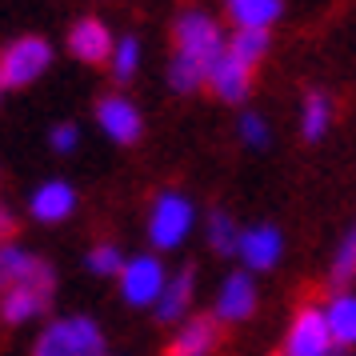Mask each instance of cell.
Here are the masks:
<instances>
[{"mask_svg": "<svg viewBox=\"0 0 356 356\" xmlns=\"http://www.w3.org/2000/svg\"><path fill=\"white\" fill-rule=\"evenodd\" d=\"M52 40L49 36L24 33L17 40H8L0 49V88L4 92H17V88H29L36 84L44 72L52 68Z\"/></svg>", "mask_w": 356, "mask_h": 356, "instance_id": "6da1fadb", "label": "cell"}, {"mask_svg": "<svg viewBox=\"0 0 356 356\" xmlns=\"http://www.w3.org/2000/svg\"><path fill=\"white\" fill-rule=\"evenodd\" d=\"M145 228H148V244L156 252H172V248H180V244L193 236L196 204L184 193H177V188H164V193H156L152 209H148Z\"/></svg>", "mask_w": 356, "mask_h": 356, "instance_id": "7a4b0ae2", "label": "cell"}, {"mask_svg": "<svg viewBox=\"0 0 356 356\" xmlns=\"http://www.w3.org/2000/svg\"><path fill=\"white\" fill-rule=\"evenodd\" d=\"M228 36L220 29V20L204 13V8H184L177 20H172V52L177 56H188L200 68H212V60L225 52Z\"/></svg>", "mask_w": 356, "mask_h": 356, "instance_id": "3957f363", "label": "cell"}, {"mask_svg": "<svg viewBox=\"0 0 356 356\" xmlns=\"http://www.w3.org/2000/svg\"><path fill=\"white\" fill-rule=\"evenodd\" d=\"M33 356H104V332L92 316H65L44 324Z\"/></svg>", "mask_w": 356, "mask_h": 356, "instance_id": "277c9868", "label": "cell"}, {"mask_svg": "<svg viewBox=\"0 0 356 356\" xmlns=\"http://www.w3.org/2000/svg\"><path fill=\"white\" fill-rule=\"evenodd\" d=\"M116 284H120L124 305L156 308L164 284H168V268H164V260L156 257V252H140V257L124 260V268H120V276H116Z\"/></svg>", "mask_w": 356, "mask_h": 356, "instance_id": "5b68a950", "label": "cell"}, {"mask_svg": "<svg viewBox=\"0 0 356 356\" xmlns=\"http://www.w3.org/2000/svg\"><path fill=\"white\" fill-rule=\"evenodd\" d=\"M52 296H56V273L33 276V280H20V284H8L0 292V321L4 324H29L36 316H44L52 308Z\"/></svg>", "mask_w": 356, "mask_h": 356, "instance_id": "8992f818", "label": "cell"}, {"mask_svg": "<svg viewBox=\"0 0 356 356\" xmlns=\"http://www.w3.org/2000/svg\"><path fill=\"white\" fill-rule=\"evenodd\" d=\"M97 129L113 145H136L145 136V116L136 108V100H129L124 92H104L97 100Z\"/></svg>", "mask_w": 356, "mask_h": 356, "instance_id": "52a82bcc", "label": "cell"}, {"mask_svg": "<svg viewBox=\"0 0 356 356\" xmlns=\"http://www.w3.org/2000/svg\"><path fill=\"white\" fill-rule=\"evenodd\" d=\"M337 348L332 344V332H328V321H324V308L305 305L296 308L289 332H284V356H328Z\"/></svg>", "mask_w": 356, "mask_h": 356, "instance_id": "ba28073f", "label": "cell"}, {"mask_svg": "<svg viewBox=\"0 0 356 356\" xmlns=\"http://www.w3.org/2000/svg\"><path fill=\"white\" fill-rule=\"evenodd\" d=\"M257 312V280L248 268H236L220 280L216 300H212V316L220 324H241Z\"/></svg>", "mask_w": 356, "mask_h": 356, "instance_id": "9c48e42d", "label": "cell"}, {"mask_svg": "<svg viewBox=\"0 0 356 356\" xmlns=\"http://www.w3.org/2000/svg\"><path fill=\"white\" fill-rule=\"evenodd\" d=\"M236 257L244 260L248 273H268V268H276L280 257H284V232H280L276 225H248V228H241Z\"/></svg>", "mask_w": 356, "mask_h": 356, "instance_id": "30bf717a", "label": "cell"}, {"mask_svg": "<svg viewBox=\"0 0 356 356\" xmlns=\"http://www.w3.org/2000/svg\"><path fill=\"white\" fill-rule=\"evenodd\" d=\"M113 44H116V36L100 17H81L68 29V52H72V60H81V65H92V68L108 65Z\"/></svg>", "mask_w": 356, "mask_h": 356, "instance_id": "8fae6325", "label": "cell"}, {"mask_svg": "<svg viewBox=\"0 0 356 356\" xmlns=\"http://www.w3.org/2000/svg\"><path fill=\"white\" fill-rule=\"evenodd\" d=\"M76 204H81L76 188L68 180L52 177L40 188H33V196H29V216H33L36 225H65L68 216L76 212Z\"/></svg>", "mask_w": 356, "mask_h": 356, "instance_id": "7c38bea8", "label": "cell"}, {"mask_svg": "<svg viewBox=\"0 0 356 356\" xmlns=\"http://www.w3.org/2000/svg\"><path fill=\"white\" fill-rule=\"evenodd\" d=\"M252 72H257V68L241 65V60L225 49L216 60H212L209 84H204V88H209L216 100H225V104H244L248 92H252Z\"/></svg>", "mask_w": 356, "mask_h": 356, "instance_id": "4fadbf2b", "label": "cell"}, {"mask_svg": "<svg viewBox=\"0 0 356 356\" xmlns=\"http://www.w3.org/2000/svg\"><path fill=\"white\" fill-rule=\"evenodd\" d=\"M193 296H196V268L193 264H184L177 273H168V284H164L161 300H156V321L161 324H180L188 321V312H193Z\"/></svg>", "mask_w": 356, "mask_h": 356, "instance_id": "5bb4252c", "label": "cell"}, {"mask_svg": "<svg viewBox=\"0 0 356 356\" xmlns=\"http://www.w3.org/2000/svg\"><path fill=\"white\" fill-rule=\"evenodd\" d=\"M220 348V321L216 316H188L180 321L168 356H212Z\"/></svg>", "mask_w": 356, "mask_h": 356, "instance_id": "9a60e30c", "label": "cell"}, {"mask_svg": "<svg viewBox=\"0 0 356 356\" xmlns=\"http://www.w3.org/2000/svg\"><path fill=\"white\" fill-rule=\"evenodd\" d=\"M52 273L49 260H40L36 252L29 248H20V244H0V292L8 289V284H20V280H33V276H44Z\"/></svg>", "mask_w": 356, "mask_h": 356, "instance_id": "2e32d148", "label": "cell"}, {"mask_svg": "<svg viewBox=\"0 0 356 356\" xmlns=\"http://www.w3.org/2000/svg\"><path fill=\"white\" fill-rule=\"evenodd\" d=\"M232 29H273L284 17V0H225Z\"/></svg>", "mask_w": 356, "mask_h": 356, "instance_id": "e0dca14e", "label": "cell"}, {"mask_svg": "<svg viewBox=\"0 0 356 356\" xmlns=\"http://www.w3.org/2000/svg\"><path fill=\"white\" fill-rule=\"evenodd\" d=\"M324 321L332 332L337 348H353L356 344V296L348 289H337V296L324 305Z\"/></svg>", "mask_w": 356, "mask_h": 356, "instance_id": "ac0fdd59", "label": "cell"}, {"mask_svg": "<svg viewBox=\"0 0 356 356\" xmlns=\"http://www.w3.org/2000/svg\"><path fill=\"white\" fill-rule=\"evenodd\" d=\"M332 113H337L332 97L324 88H308L305 104H300V136H305L308 145L324 140V132L332 129Z\"/></svg>", "mask_w": 356, "mask_h": 356, "instance_id": "d6986e66", "label": "cell"}, {"mask_svg": "<svg viewBox=\"0 0 356 356\" xmlns=\"http://www.w3.org/2000/svg\"><path fill=\"white\" fill-rule=\"evenodd\" d=\"M241 65L257 68L264 56H268V49H273V29H232V36H228L225 44Z\"/></svg>", "mask_w": 356, "mask_h": 356, "instance_id": "ffe728a7", "label": "cell"}, {"mask_svg": "<svg viewBox=\"0 0 356 356\" xmlns=\"http://www.w3.org/2000/svg\"><path fill=\"white\" fill-rule=\"evenodd\" d=\"M204 236H209V248L216 257H236V244H241V225L232 220V212L212 209L209 220H204Z\"/></svg>", "mask_w": 356, "mask_h": 356, "instance_id": "44dd1931", "label": "cell"}, {"mask_svg": "<svg viewBox=\"0 0 356 356\" xmlns=\"http://www.w3.org/2000/svg\"><path fill=\"white\" fill-rule=\"evenodd\" d=\"M140 56H145V49H140V36H116L113 44V56H108V72H113L116 84H129L136 81V72H140Z\"/></svg>", "mask_w": 356, "mask_h": 356, "instance_id": "7402d4cb", "label": "cell"}, {"mask_svg": "<svg viewBox=\"0 0 356 356\" xmlns=\"http://www.w3.org/2000/svg\"><path fill=\"white\" fill-rule=\"evenodd\" d=\"M164 81H168V88H172L177 97H193V92H200V88L209 84V68H200L196 60H188V56H177V52H172Z\"/></svg>", "mask_w": 356, "mask_h": 356, "instance_id": "603a6c76", "label": "cell"}, {"mask_svg": "<svg viewBox=\"0 0 356 356\" xmlns=\"http://www.w3.org/2000/svg\"><path fill=\"white\" fill-rule=\"evenodd\" d=\"M124 252H120V244L113 241H100L88 248V257H84V268L92 276H120V268H124Z\"/></svg>", "mask_w": 356, "mask_h": 356, "instance_id": "cb8c5ba5", "label": "cell"}, {"mask_svg": "<svg viewBox=\"0 0 356 356\" xmlns=\"http://www.w3.org/2000/svg\"><path fill=\"white\" fill-rule=\"evenodd\" d=\"M328 280L344 289L348 280H356V225L344 232V241L337 244V257H332V268H328Z\"/></svg>", "mask_w": 356, "mask_h": 356, "instance_id": "d4e9b609", "label": "cell"}, {"mask_svg": "<svg viewBox=\"0 0 356 356\" xmlns=\"http://www.w3.org/2000/svg\"><path fill=\"white\" fill-rule=\"evenodd\" d=\"M236 132H241L244 145L257 148V152L273 145V129H268V120H264L260 113H252V108H248V113H241V120H236Z\"/></svg>", "mask_w": 356, "mask_h": 356, "instance_id": "484cf974", "label": "cell"}, {"mask_svg": "<svg viewBox=\"0 0 356 356\" xmlns=\"http://www.w3.org/2000/svg\"><path fill=\"white\" fill-rule=\"evenodd\" d=\"M76 145H81V129H76L72 120H60V124H52L49 148L56 152V156H72V152H76Z\"/></svg>", "mask_w": 356, "mask_h": 356, "instance_id": "4316f807", "label": "cell"}, {"mask_svg": "<svg viewBox=\"0 0 356 356\" xmlns=\"http://www.w3.org/2000/svg\"><path fill=\"white\" fill-rule=\"evenodd\" d=\"M8 236H13V212L0 204V244L8 241Z\"/></svg>", "mask_w": 356, "mask_h": 356, "instance_id": "83f0119b", "label": "cell"}, {"mask_svg": "<svg viewBox=\"0 0 356 356\" xmlns=\"http://www.w3.org/2000/svg\"><path fill=\"white\" fill-rule=\"evenodd\" d=\"M328 356H344V348H332V353H328Z\"/></svg>", "mask_w": 356, "mask_h": 356, "instance_id": "f1b7e54d", "label": "cell"}, {"mask_svg": "<svg viewBox=\"0 0 356 356\" xmlns=\"http://www.w3.org/2000/svg\"><path fill=\"white\" fill-rule=\"evenodd\" d=\"M0 97H4V88H0Z\"/></svg>", "mask_w": 356, "mask_h": 356, "instance_id": "f546056e", "label": "cell"}, {"mask_svg": "<svg viewBox=\"0 0 356 356\" xmlns=\"http://www.w3.org/2000/svg\"><path fill=\"white\" fill-rule=\"evenodd\" d=\"M276 356H284V353H276Z\"/></svg>", "mask_w": 356, "mask_h": 356, "instance_id": "4dcf8cb0", "label": "cell"}]
</instances>
